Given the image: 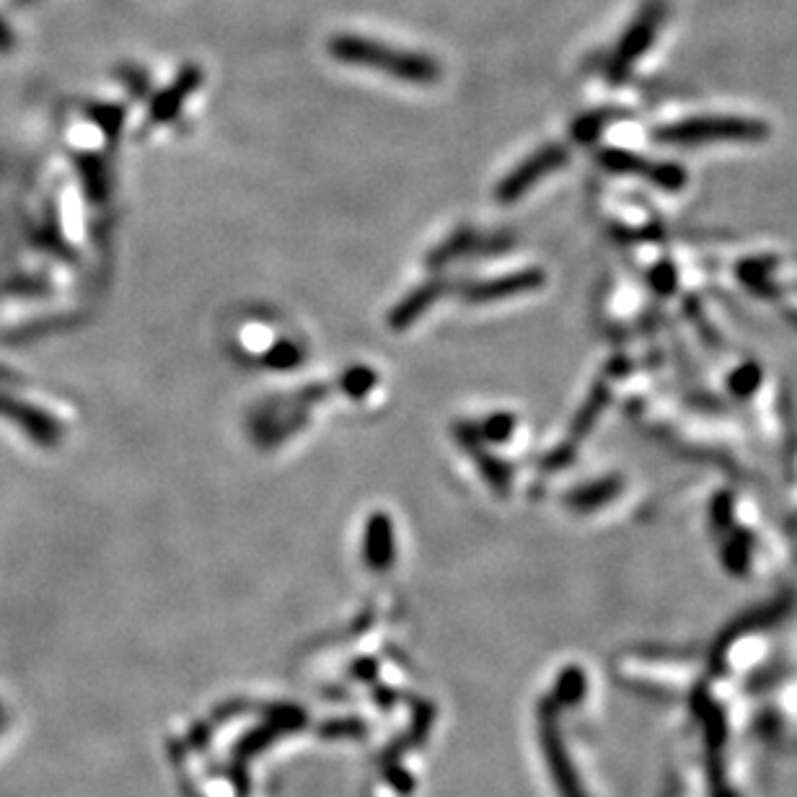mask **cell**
I'll return each instance as SVG.
<instances>
[{
  "instance_id": "obj_1",
  "label": "cell",
  "mask_w": 797,
  "mask_h": 797,
  "mask_svg": "<svg viewBox=\"0 0 797 797\" xmlns=\"http://www.w3.org/2000/svg\"><path fill=\"white\" fill-rule=\"evenodd\" d=\"M329 55L350 65L383 70L389 76L410 80V84H433L440 78V63L423 53H398L386 44L365 40L356 34H339L329 40Z\"/></svg>"
},
{
  "instance_id": "obj_2",
  "label": "cell",
  "mask_w": 797,
  "mask_h": 797,
  "mask_svg": "<svg viewBox=\"0 0 797 797\" xmlns=\"http://www.w3.org/2000/svg\"><path fill=\"white\" fill-rule=\"evenodd\" d=\"M663 19V6L660 3H651L645 11L640 13L637 21H634L630 32L624 34V40L619 42V50L611 57L609 63V73L611 78H622L630 65L637 61V57L651 47V42L655 40V32H658Z\"/></svg>"
},
{
  "instance_id": "obj_3",
  "label": "cell",
  "mask_w": 797,
  "mask_h": 797,
  "mask_svg": "<svg viewBox=\"0 0 797 797\" xmlns=\"http://www.w3.org/2000/svg\"><path fill=\"white\" fill-rule=\"evenodd\" d=\"M199 80H203V70H199L197 65H184V70L176 76L174 84L153 99L151 122L159 124L174 120L176 112H179L184 105V99H187V96L199 86Z\"/></svg>"
},
{
  "instance_id": "obj_4",
  "label": "cell",
  "mask_w": 797,
  "mask_h": 797,
  "mask_svg": "<svg viewBox=\"0 0 797 797\" xmlns=\"http://www.w3.org/2000/svg\"><path fill=\"white\" fill-rule=\"evenodd\" d=\"M563 159H565V153L559 151V148H546V151L536 153V156L531 159L528 164H523L513 176H507V179L503 182V187H500V192H498V197L500 199H511L515 195H521V189H526L538 174H544L546 168L559 164Z\"/></svg>"
},
{
  "instance_id": "obj_5",
  "label": "cell",
  "mask_w": 797,
  "mask_h": 797,
  "mask_svg": "<svg viewBox=\"0 0 797 797\" xmlns=\"http://www.w3.org/2000/svg\"><path fill=\"white\" fill-rule=\"evenodd\" d=\"M758 124L743 120H694L668 130V138H714V135H754Z\"/></svg>"
},
{
  "instance_id": "obj_6",
  "label": "cell",
  "mask_w": 797,
  "mask_h": 797,
  "mask_svg": "<svg viewBox=\"0 0 797 797\" xmlns=\"http://www.w3.org/2000/svg\"><path fill=\"white\" fill-rule=\"evenodd\" d=\"M365 557L371 567H386L391 559V534H389V521L383 515H373L371 526H368V538H365Z\"/></svg>"
},
{
  "instance_id": "obj_7",
  "label": "cell",
  "mask_w": 797,
  "mask_h": 797,
  "mask_svg": "<svg viewBox=\"0 0 797 797\" xmlns=\"http://www.w3.org/2000/svg\"><path fill=\"white\" fill-rule=\"evenodd\" d=\"M94 117L99 120V124L105 128V132H112V135H114V132L120 130L122 120H124V112L120 107H96Z\"/></svg>"
},
{
  "instance_id": "obj_8",
  "label": "cell",
  "mask_w": 797,
  "mask_h": 797,
  "mask_svg": "<svg viewBox=\"0 0 797 797\" xmlns=\"http://www.w3.org/2000/svg\"><path fill=\"white\" fill-rule=\"evenodd\" d=\"M122 78H124V84L130 86V91L135 94V96H145V94H148V86H151V78H148L145 73L140 70V68H135V65H130L128 70H122Z\"/></svg>"
}]
</instances>
